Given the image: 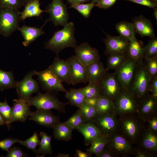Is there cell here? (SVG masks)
Returning <instances> with one entry per match:
<instances>
[{
    "instance_id": "cell-52",
    "label": "cell",
    "mask_w": 157,
    "mask_h": 157,
    "mask_svg": "<svg viewBox=\"0 0 157 157\" xmlns=\"http://www.w3.org/2000/svg\"><path fill=\"white\" fill-rule=\"evenodd\" d=\"M149 90L150 93L157 98V77L151 81L149 86Z\"/></svg>"
},
{
    "instance_id": "cell-21",
    "label": "cell",
    "mask_w": 157,
    "mask_h": 157,
    "mask_svg": "<svg viewBox=\"0 0 157 157\" xmlns=\"http://www.w3.org/2000/svg\"><path fill=\"white\" fill-rule=\"evenodd\" d=\"M87 82H99L108 69L99 60L85 66Z\"/></svg>"
},
{
    "instance_id": "cell-17",
    "label": "cell",
    "mask_w": 157,
    "mask_h": 157,
    "mask_svg": "<svg viewBox=\"0 0 157 157\" xmlns=\"http://www.w3.org/2000/svg\"><path fill=\"white\" fill-rule=\"evenodd\" d=\"M37 109L35 112H31L29 120L33 121L40 125L52 128L60 122V117L53 114L51 110Z\"/></svg>"
},
{
    "instance_id": "cell-41",
    "label": "cell",
    "mask_w": 157,
    "mask_h": 157,
    "mask_svg": "<svg viewBox=\"0 0 157 157\" xmlns=\"http://www.w3.org/2000/svg\"><path fill=\"white\" fill-rule=\"evenodd\" d=\"M40 142L38 134L37 131H35L31 137L24 141L20 140L19 143L27 149L32 150L37 155L36 148L37 146L39 145Z\"/></svg>"
},
{
    "instance_id": "cell-8",
    "label": "cell",
    "mask_w": 157,
    "mask_h": 157,
    "mask_svg": "<svg viewBox=\"0 0 157 157\" xmlns=\"http://www.w3.org/2000/svg\"><path fill=\"white\" fill-rule=\"evenodd\" d=\"M63 0H52L45 10L49 15V20L55 26L60 25L64 27L69 23L67 8Z\"/></svg>"
},
{
    "instance_id": "cell-49",
    "label": "cell",
    "mask_w": 157,
    "mask_h": 157,
    "mask_svg": "<svg viewBox=\"0 0 157 157\" xmlns=\"http://www.w3.org/2000/svg\"><path fill=\"white\" fill-rule=\"evenodd\" d=\"M146 122L148 129L157 133V115H154L148 119Z\"/></svg>"
},
{
    "instance_id": "cell-30",
    "label": "cell",
    "mask_w": 157,
    "mask_h": 157,
    "mask_svg": "<svg viewBox=\"0 0 157 157\" xmlns=\"http://www.w3.org/2000/svg\"><path fill=\"white\" fill-rule=\"evenodd\" d=\"M95 108L98 115L115 113L114 102L103 96L98 98Z\"/></svg>"
},
{
    "instance_id": "cell-34",
    "label": "cell",
    "mask_w": 157,
    "mask_h": 157,
    "mask_svg": "<svg viewBox=\"0 0 157 157\" xmlns=\"http://www.w3.org/2000/svg\"><path fill=\"white\" fill-rule=\"evenodd\" d=\"M39 136L41 138L39 147L37 150V154H41L43 156H44L46 154H52L51 144V136L43 132L40 133Z\"/></svg>"
},
{
    "instance_id": "cell-7",
    "label": "cell",
    "mask_w": 157,
    "mask_h": 157,
    "mask_svg": "<svg viewBox=\"0 0 157 157\" xmlns=\"http://www.w3.org/2000/svg\"><path fill=\"white\" fill-rule=\"evenodd\" d=\"M108 137V141L106 146L119 156L128 157L134 155L133 144L117 130Z\"/></svg>"
},
{
    "instance_id": "cell-56",
    "label": "cell",
    "mask_w": 157,
    "mask_h": 157,
    "mask_svg": "<svg viewBox=\"0 0 157 157\" xmlns=\"http://www.w3.org/2000/svg\"><path fill=\"white\" fill-rule=\"evenodd\" d=\"M6 124V122L3 117L0 113V126Z\"/></svg>"
},
{
    "instance_id": "cell-50",
    "label": "cell",
    "mask_w": 157,
    "mask_h": 157,
    "mask_svg": "<svg viewBox=\"0 0 157 157\" xmlns=\"http://www.w3.org/2000/svg\"><path fill=\"white\" fill-rule=\"evenodd\" d=\"M117 0H101L95 6L101 9H107L112 7Z\"/></svg>"
},
{
    "instance_id": "cell-1",
    "label": "cell",
    "mask_w": 157,
    "mask_h": 157,
    "mask_svg": "<svg viewBox=\"0 0 157 157\" xmlns=\"http://www.w3.org/2000/svg\"><path fill=\"white\" fill-rule=\"evenodd\" d=\"M117 130L133 145H138L147 127L137 114L117 116Z\"/></svg>"
},
{
    "instance_id": "cell-42",
    "label": "cell",
    "mask_w": 157,
    "mask_h": 157,
    "mask_svg": "<svg viewBox=\"0 0 157 157\" xmlns=\"http://www.w3.org/2000/svg\"><path fill=\"white\" fill-rule=\"evenodd\" d=\"M94 6V4L91 2L88 3H83L71 6L69 8H74L84 17L88 18Z\"/></svg>"
},
{
    "instance_id": "cell-10",
    "label": "cell",
    "mask_w": 157,
    "mask_h": 157,
    "mask_svg": "<svg viewBox=\"0 0 157 157\" xmlns=\"http://www.w3.org/2000/svg\"><path fill=\"white\" fill-rule=\"evenodd\" d=\"M98 83L101 96L114 102L122 91L114 73L107 72Z\"/></svg>"
},
{
    "instance_id": "cell-9",
    "label": "cell",
    "mask_w": 157,
    "mask_h": 157,
    "mask_svg": "<svg viewBox=\"0 0 157 157\" xmlns=\"http://www.w3.org/2000/svg\"><path fill=\"white\" fill-rule=\"evenodd\" d=\"M138 64L136 61L127 57L115 70L113 73L122 91H128Z\"/></svg>"
},
{
    "instance_id": "cell-40",
    "label": "cell",
    "mask_w": 157,
    "mask_h": 157,
    "mask_svg": "<svg viewBox=\"0 0 157 157\" xmlns=\"http://www.w3.org/2000/svg\"><path fill=\"white\" fill-rule=\"evenodd\" d=\"M12 111V107L9 106L6 99L3 102L0 101V113L5 120L8 129L11 124Z\"/></svg>"
},
{
    "instance_id": "cell-23",
    "label": "cell",
    "mask_w": 157,
    "mask_h": 157,
    "mask_svg": "<svg viewBox=\"0 0 157 157\" xmlns=\"http://www.w3.org/2000/svg\"><path fill=\"white\" fill-rule=\"evenodd\" d=\"M49 19H47L44 24L40 28L26 26L24 25L22 27H19V30L23 36L24 40L22 44L24 46L26 47L38 38L44 34L43 28L48 22Z\"/></svg>"
},
{
    "instance_id": "cell-60",
    "label": "cell",
    "mask_w": 157,
    "mask_h": 157,
    "mask_svg": "<svg viewBox=\"0 0 157 157\" xmlns=\"http://www.w3.org/2000/svg\"><path fill=\"white\" fill-rule=\"evenodd\" d=\"M33 0H22L23 2L25 4H26Z\"/></svg>"
},
{
    "instance_id": "cell-61",
    "label": "cell",
    "mask_w": 157,
    "mask_h": 157,
    "mask_svg": "<svg viewBox=\"0 0 157 157\" xmlns=\"http://www.w3.org/2000/svg\"><path fill=\"white\" fill-rule=\"evenodd\" d=\"M153 3L157 4V0H150Z\"/></svg>"
},
{
    "instance_id": "cell-22",
    "label": "cell",
    "mask_w": 157,
    "mask_h": 157,
    "mask_svg": "<svg viewBox=\"0 0 157 157\" xmlns=\"http://www.w3.org/2000/svg\"><path fill=\"white\" fill-rule=\"evenodd\" d=\"M132 21L135 33L142 37L147 36L152 38L155 37L154 28L150 20L140 15L135 17Z\"/></svg>"
},
{
    "instance_id": "cell-14",
    "label": "cell",
    "mask_w": 157,
    "mask_h": 157,
    "mask_svg": "<svg viewBox=\"0 0 157 157\" xmlns=\"http://www.w3.org/2000/svg\"><path fill=\"white\" fill-rule=\"evenodd\" d=\"M92 121L105 135L108 136L117 130V116L115 113L98 114Z\"/></svg>"
},
{
    "instance_id": "cell-59",
    "label": "cell",
    "mask_w": 157,
    "mask_h": 157,
    "mask_svg": "<svg viewBox=\"0 0 157 157\" xmlns=\"http://www.w3.org/2000/svg\"><path fill=\"white\" fill-rule=\"evenodd\" d=\"M101 0H91V2L94 5L99 3Z\"/></svg>"
},
{
    "instance_id": "cell-31",
    "label": "cell",
    "mask_w": 157,
    "mask_h": 157,
    "mask_svg": "<svg viewBox=\"0 0 157 157\" xmlns=\"http://www.w3.org/2000/svg\"><path fill=\"white\" fill-rule=\"evenodd\" d=\"M108 141V136L101 135L91 142L90 147L86 149L87 152L90 154H98L105 147Z\"/></svg>"
},
{
    "instance_id": "cell-36",
    "label": "cell",
    "mask_w": 157,
    "mask_h": 157,
    "mask_svg": "<svg viewBox=\"0 0 157 157\" xmlns=\"http://www.w3.org/2000/svg\"><path fill=\"white\" fill-rule=\"evenodd\" d=\"M87 122L79 108L75 113L64 122L74 129Z\"/></svg>"
},
{
    "instance_id": "cell-47",
    "label": "cell",
    "mask_w": 157,
    "mask_h": 157,
    "mask_svg": "<svg viewBox=\"0 0 157 157\" xmlns=\"http://www.w3.org/2000/svg\"><path fill=\"white\" fill-rule=\"evenodd\" d=\"M27 156L19 147L13 146L7 151L6 157H23Z\"/></svg>"
},
{
    "instance_id": "cell-3",
    "label": "cell",
    "mask_w": 157,
    "mask_h": 157,
    "mask_svg": "<svg viewBox=\"0 0 157 157\" xmlns=\"http://www.w3.org/2000/svg\"><path fill=\"white\" fill-rule=\"evenodd\" d=\"M151 80L144 62L138 63L128 91L140 103L150 93L149 86Z\"/></svg>"
},
{
    "instance_id": "cell-57",
    "label": "cell",
    "mask_w": 157,
    "mask_h": 157,
    "mask_svg": "<svg viewBox=\"0 0 157 157\" xmlns=\"http://www.w3.org/2000/svg\"><path fill=\"white\" fill-rule=\"evenodd\" d=\"M69 156V154L64 153H59L56 157H68Z\"/></svg>"
},
{
    "instance_id": "cell-16",
    "label": "cell",
    "mask_w": 157,
    "mask_h": 157,
    "mask_svg": "<svg viewBox=\"0 0 157 157\" xmlns=\"http://www.w3.org/2000/svg\"><path fill=\"white\" fill-rule=\"evenodd\" d=\"M66 61L68 64L71 84L73 85L87 82L85 66L78 59L75 55L68 58Z\"/></svg>"
},
{
    "instance_id": "cell-53",
    "label": "cell",
    "mask_w": 157,
    "mask_h": 157,
    "mask_svg": "<svg viewBox=\"0 0 157 157\" xmlns=\"http://www.w3.org/2000/svg\"><path fill=\"white\" fill-rule=\"evenodd\" d=\"M98 99V98H85L84 103L95 108Z\"/></svg>"
},
{
    "instance_id": "cell-13",
    "label": "cell",
    "mask_w": 157,
    "mask_h": 157,
    "mask_svg": "<svg viewBox=\"0 0 157 157\" xmlns=\"http://www.w3.org/2000/svg\"><path fill=\"white\" fill-rule=\"evenodd\" d=\"M106 34L105 38L103 40L106 46L104 52L105 55L113 53L126 54L129 42V40L120 35L113 36Z\"/></svg>"
},
{
    "instance_id": "cell-44",
    "label": "cell",
    "mask_w": 157,
    "mask_h": 157,
    "mask_svg": "<svg viewBox=\"0 0 157 157\" xmlns=\"http://www.w3.org/2000/svg\"><path fill=\"white\" fill-rule=\"evenodd\" d=\"M25 5L22 0H0V8L18 10Z\"/></svg>"
},
{
    "instance_id": "cell-27",
    "label": "cell",
    "mask_w": 157,
    "mask_h": 157,
    "mask_svg": "<svg viewBox=\"0 0 157 157\" xmlns=\"http://www.w3.org/2000/svg\"><path fill=\"white\" fill-rule=\"evenodd\" d=\"M40 0H33L25 4L23 11L19 12L21 20H24L28 17L40 16L42 13L46 12L45 10L40 8Z\"/></svg>"
},
{
    "instance_id": "cell-45",
    "label": "cell",
    "mask_w": 157,
    "mask_h": 157,
    "mask_svg": "<svg viewBox=\"0 0 157 157\" xmlns=\"http://www.w3.org/2000/svg\"><path fill=\"white\" fill-rule=\"evenodd\" d=\"M134 155L136 157H154L156 154L150 151L139 145L134 148Z\"/></svg>"
},
{
    "instance_id": "cell-19",
    "label": "cell",
    "mask_w": 157,
    "mask_h": 157,
    "mask_svg": "<svg viewBox=\"0 0 157 157\" xmlns=\"http://www.w3.org/2000/svg\"><path fill=\"white\" fill-rule=\"evenodd\" d=\"M48 68L55 74L62 83L71 84L68 64L66 60L60 59L58 54Z\"/></svg>"
},
{
    "instance_id": "cell-28",
    "label": "cell",
    "mask_w": 157,
    "mask_h": 157,
    "mask_svg": "<svg viewBox=\"0 0 157 157\" xmlns=\"http://www.w3.org/2000/svg\"><path fill=\"white\" fill-rule=\"evenodd\" d=\"M53 128V135L56 139L67 141L72 139V132L74 129L64 122H60Z\"/></svg>"
},
{
    "instance_id": "cell-55",
    "label": "cell",
    "mask_w": 157,
    "mask_h": 157,
    "mask_svg": "<svg viewBox=\"0 0 157 157\" xmlns=\"http://www.w3.org/2000/svg\"><path fill=\"white\" fill-rule=\"evenodd\" d=\"M76 156L78 157H91V154L86 152L82 151L79 149H77L76 151Z\"/></svg>"
},
{
    "instance_id": "cell-46",
    "label": "cell",
    "mask_w": 157,
    "mask_h": 157,
    "mask_svg": "<svg viewBox=\"0 0 157 157\" xmlns=\"http://www.w3.org/2000/svg\"><path fill=\"white\" fill-rule=\"evenodd\" d=\"M20 141L18 139L8 138L0 141V148L3 150L8 151L14 144L19 143Z\"/></svg>"
},
{
    "instance_id": "cell-33",
    "label": "cell",
    "mask_w": 157,
    "mask_h": 157,
    "mask_svg": "<svg viewBox=\"0 0 157 157\" xmlns=\"http://www.w3.org/2000/svg\"><path fill=\"white\" fill-rule=\"evenodd\" d=\"M65 92V97L71 105L79 107L84 103L85 97L79 89H71Z\"/></svg>"
},
{
    "instance_id": "cell-58",
    "label": "cell",
    "mask_w": 157,
    "mask_h": 157,
    "mask_svg": "<svg viewBox=\"0 0 157 157\" xmlns=\"http://www.w3.org/2000/svg\"><path fill=\"white\" fill-rule=\"evenodd\" d=\"M154 8V12L153 13V15L155 17V19L157 21V9L156 7L155 8Z\"/></svg>"
},
{
    "instance_id": "cell-32",
    "label": "cell",
    "mask_w": 157,
    "mask_h": 157,
    "mask_svg": "<svg viewBox=\"0 0 157 157\" xmlns=\"http://www.w3.org/2000/svg\"><path fill=\"white\" fill-rule=\"evenodd\" d=\"M17 81H16L12 71H5L0 69V90L15 88Z\"/></svg>"
},
{
    "instance_id": "cell-15",
    "label": "cell",
    "mask_w": 157,
    "mask_h": 157,
    "mask_svg": "<svg viewBox=\"0 0 157 157\" xmlns=\"http://www.w3.org/2000/svg\"><path fill=\"white\" fill-rule=\"evenodd\" d=\"M76 57L85 66L100 60L98 50L91 47L87 42H83L74 48Z\"/></svg>"
},
{
    "instance_id": "cell-6",
    "label": "cell",
    "mask_w": 157,
    "mask_h": 157,
    "mask_svg": "<svg viewBox=\"0 0 157 157\" xmlns=\"http://www.w3.org/2000/svg\"><path fill=\"white\" fill-rule=\"evenodd\" d=\"M21 20L18 10L0 8V35L6 37L10 36L18 30Z\"/></svg>"
},
{
    "instance_id": "cell-38",
    "label": "cell",
    "mask_w": 157,
    "mask_h": 157,
    "mask_svg": "<svg viewBox=\"0 0 157 157\" xmlns=\"http://www.w3.org/2000/svg\"><path fill=\"white\" fill-rule=\"evenodd\" d=\"M144 63L151 81L157 77V54L147 58Z\"/></svg>"
},
{
    "instance_id": "cell-18",
    "label": "cell",
    "mask_w": 157,
    "mask_h": 157,
    "mask_svg": "<svg viewBox=\"0 0 157 157\" xmlns=\"http://www.w3.org/2000/svg\"><path fill=\"white\" fill-rule=\"evenodd\" d=\"M137 114L145 122L151 117L157 115V98L151 93L149 94L140 102Z\"/></svg>"
},
{
    "instance_id": "cell-2",
    "label": "cell",
    "mask_w": 157,
    "mask_h": 157,
    "mask_svg": "<svg viewBox=\"0 0 157 157\" xmlns=\"http://www.w3.org/2000/svg\"><path fill=\"white\" fill-rule=\"evenodd\" d=\"M75 31L74 24L69 22L63 29L54 32L51 38L44 43L45 48L58 54L65 48H74L76 46Z\"/></svg>"
},
{
    "instance_id": "cell-43",
    "label": "cell",
    "mask_w": 157,
    "mask_h": 157,
    "mask_svg": "<svg viewBox=\"0 0 157 157\" xmlns=\"http://www.w3.org/2000/svg\"><path fill=\"white\" fill-rule=\"evenodd\" d=\"M79 108L87 122L92 120L98 115L95 108L90 106L85 103L83 104Z\"/></svg>"
},
{
    "instance_id": "cell-51",
    "label": "cell",
    "mask_w": 157,
    "mask_h": 157,
    "mask_svg": "<svg viewBox=\"0 0 157 157\" xmlns=\"http://www.w3.org/2000/svg\"><path fill=\"white\" fill-rule=\"evenodd\" d=\"M134 2L139 4L154 8L157 6V4L155 3L150 0H125Z\"/></svg>"
},
{
    "instance_id": "cell-29",
    "label": "cell",
    "mask_w": 157,
    "mask_h": 157,
    "mask_svg": "<svg viewBox=\"0 0 157 157\" xmlns=\"http://www.w3.org/2000/svg\"><path fill=\"white\" fill-rule=\"evenodd\" d=\"M115 28L120 35L129 41L135 38V27L133 23L125 21L120 22L116 24Z\"/></svg>"
},
{
    "instance_id": "cell-5",
    "label": "cell",
    "mask_w": 157,
    "mask_h": 157,
    "mask_svg": "<svg viewBox=\"0 0 157 157\" xmlns=\"http://www.w3.org/2000/svg\"><path fill=\"white\" fill-rule=\"evenodd\" d=\"M115 113L117 116L137 114L140 103L129 91H122L114 101Z\"/></svg>"
},
{
    "instance_id": "cell-25",
    "label": "cell",
    "mask_w": 157,
    "mask_h": 157,
    "mask_svg": "<svg viewBox=\"0 0 157 157\" xmlns=\"http://www.w3.org/2000/svg\"><path fill=\"white\" fill-rule=\"evenodd\" d=\"M143 45V42L136 38L129 41L126 53L127 57L138 63L143 62L144 56Z\"/></svg>"
},
{
    "instance_id": "cell-39",
    "label": "cell",
    "mask_w": 157,
    "mask_h": 157,
    "mask_svg": "<svg viewBox=\"0 0 157 157\" xmlns=\"http://www.w3.org/2000/svg\"><path fill=\"white\" fill-rule=\"evenodd\" d=\"M143 49L145 60L157 54V37H154L151 38Z\"/></svg>"
},
{
    "instance_id": "cell-26",
    "label": "cell",
    "mask_w": 157,
    "mask_h": 157,
    "mask_svg": "<svg viewBox=\"0 0 157 157\" xmlns=\"http://www.w3.org/2000/svg\"><path fill=\"white\" fill-rule=\"evenodd\" d=\"M155 154L157 151V133L147 127L144 130L138 145Z\"/></svg>"
},
{
    "instance_id": "cell-20",
    "label": "cell",
    "mask_w": 157,
    "mask_h": 157,
    "mask_svg": "<svg viewBox=\"0 0 157 157\" xmlns=\"http://www.w3.org/2000/svg\"><path fill=\"white\" fill-rule=\"evenodd\" d=\"M13 101L11 124L16 121L25 122L31 113L30 106L25 100L20 99H14Z\"/></svg>"
},
{
    "instance_id": "cell-11",
    "label": "cell",
    "mask_w": 157,
    "mask_h": 157,
    "mask_svg": "<svg viewBox=\"0 0 157 157\" xmlns=\"http://www.w3.org/2000/svg\"><path fill=\"white\" fill-rule=\"evenodd\" d=\"M37 72L33 70L27 73L20 81H17L16 89L19 99L25 101L31 97L33 93L39 92V85L37 81L33 78Z\"/></svg>"
},
{
    "instance_id": "cell-24",
    "label": "cell",
    "mask_w": 157,
    "mask_h": 157,
    "mask_svg": "<svg viewBox=\"0 0 157 157\" xmlns=\"http://www.w3.org/2000/svg\"><path fill=\"white\" fill-rule=\"evenodd\" d=\"M76 129L84 136L85 144L87 146H89L94 140L102 134L92 120L81 125Z\"/></svg>"
},
{
    "instance_id": "cell-48",
    "label": "cell",
    "mask_w": 157,
    "mask_h": 157,
    "mask_svg": "<svg viewBox=\"0 0 157 157\" xmlns=\"http://www.w3.org/2000/svg\"><path fill=\"white\" fill-rule=\"evenodd\" d=\"M96 157H118L120 156L109 148L106 146L103 150L97 155Z\"/></svg>"
},
{
    "instance_id": "cell-54",
    "label": "cell",
    "mask_w": 157,
    "mask_h": 157,
    "mask_svg": "<svg viewBox=\"0 0 157 157\" xmlns=\"http://www.w3.org/2000/svg\"><path fill=\"white\" fill-rule=\"evenodd\" d=\"M67 1L71 5H74L78 4L85 3L86 2H89L91 0H63Z\"/></svg>"
},
{
    "instance_id": "cell-35",
    "label": "cell",
    "mask_w": 157,
    "mask_h": 157,
    "mask_svg": "<svg viewBox=\"0 0 157 157\" xmlns=\"http://www.w3.org/2000/svg\"><path fill=\"white\" fill-rule=\"evenodd\" d=\"M127 58L126 54L113 53L109 55L107 60V68L115 70L124 62Z\"/></svg>"
},
{
    "instance_id": "cell-12",
    "label": "cell",
    "mask_w": 157,
    "mask_h": 157,
    "mask_svg": "<svg viewBox=\"0 0 157 157\" xmlns=\"http://www.w3.org/2000/svg\"><path fill=\"white\" fill-rule=\"evenodd\" d=\"M36 75L42 88L47 92H66L68 91L57 76L49 68L41 71L37 72Z\"/></svg>"
},
{
    "instance_id": "cell-37",
    "label": "cell",
    "mask_w": 157,
    "mask_h": 157,
    "mask_svg": "<svg viewBox=\"0 0 157 157\" xmlns=\"http://www.w3.org/2000/svg\"><path fill=\"white\" fill-rule=\"evenodd\" d=\"M79 89L85 98H99L101 96L98 82L89 83L87 86Z\"/></svg>"
},
{
    "instance_id": "cell-4",
    "label": "cell",
    "mask_w": 157,
    "mask_h": 157,
    "mask_svg": "<svg viewBox=\"0 0 157 157\" xmlns=\"http://www.w3.org/2000/svg\"><path fill=\"white\" fill-rule=\"evenodd\" d=\"M30 106H35L37 109L47 110L54 109L62 113L65 112V107L69 103L60 101L52 92H40L34 97H31L25 101Z\"/></svg>"
}]
</instances>
